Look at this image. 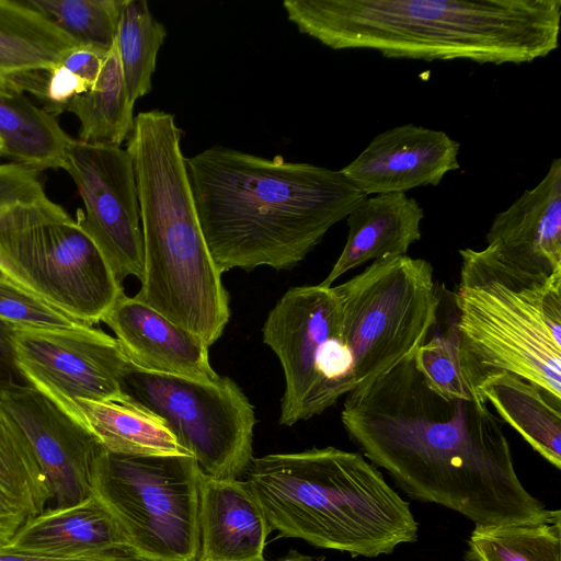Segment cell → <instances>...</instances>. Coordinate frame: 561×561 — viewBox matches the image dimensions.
<instances>
[{
  "mask_svg": "<svg viewBox=\"0 0 561 561\" xmlns=\"http://www.w3.org/2000/svg\"><path fill=\"white\" fill-rule=\"evenodd\" d=\"M341 421L362 455L415 501L482 528L561 519L520 482L502 421L485 399L438 394L413 356L346 394Z\"/></svg>",
  "mask_w": 561,
  "mask_h": 561,
  "instance_id": "obj_1",
  "label": "cell"
},
{
  "mask_svg": "<svg viewBox=\"0 0 561 561\" xmlns=\"http://www.w3.org/2000/svg\"><path fill=\"white\" fill-rule=\"evenodd\" d=\"M186 168L221 273L296 266L366 197L340 170L222 146L186 158Z\"/></svg>",
  "mask_w": 561,
  "mask_h": 561,
  "instance_id": "obj_2",
  "label": "cell"
},
{
  "mask_svg": "<svg viewBox=\"0 0 561 561\" xmlns=\"http://www.w3.org/2000/svg\"><path fill=\"white\" fill-rule=\"evenodd\" d=\"M298 31L387 58L527 64L559 46L561 0H285Z\"/></svg>",
  "mask_w": 561,
  "mask_h": 561,
  "instance_id": "obj_3",
  "label": "cell"
},
{
  "mask_svg": "<svg viewBox=\"0 0 561 561\" xmlns=\"http://www.w3.org/2000/svg\"><path fill=\"white\" fill-rule=\"evenodd\" d=\"M182 136L173 114L150 110L137 114L127 138L144 240L135 298L209 347L230 319L229 295L199 225Z\"/></svg>",
  "mask_w": 561,
  "mask_h": 561,
  "instance_id": "obj_4",
  "label": "cell"
},
{
  "mask_svg": "<svg viewBox=\"0 0 561 561\" xmlns=\"http://www.w3.org/2000/svg\"><path fill=\"white\" fill-rule=\"evenodd\" d=\"M272 530L353 558L417 540L409 502L360 453L332 446L253 458L245 480Z\"/></svg>",
  "mask_w": 561,
  "mask_h": 561,
  "instance_id": "obj_5",
  "label": "cell"
},
{
  "mask_svg": "<svg viewBox=\"0 0 561 561\" xmlns=\"http://www.w3.org/2000/svg\"><path fill=\"white\" fill-rule=\"evenodd\" d=\"M459 254L456 328L477 382L510 373L561 400V270L523 271L486 247Z\"/></svg>",
  "mask_w": 561,
  "mask_h": 561,
  "instance_id": "obj_6",
  "label": "cell"
},
{
  "mask_svg": "<svg viewBox=\"0 0 561 561\" xmlns=\"http://www.w3.org/2000/svg\"><path fill=\"white\" fill-rule=\"evenodd\" d=\"M0 273L88 325L124 294L92 240L45 191L0 213Z\"/></svg>",
  "mask_w": 561,
  "mask_h": 561,
  "instance_id": "obj_7",
  "label": "cell"
},
{
  "mask_svg": "<svg viewBox=\"0 0 561 561\" xmlns=\"http://www.w3.org/2000/svg\"><path fill=\"white\" fill-rule=\"evenodd\" d=\"M204 472L190 455L100 457L92 494L111 512L128 545L151 561H196Z\"/></svg>",
  "mask_w": 561,
  "mask_h": 561,
  "instance_id": "obj_8",
  "label": "cell"
},
{
  "mask_svg": "<svg viewBox=\"0 0 561 561\" xmlns=\"http://www.w3.org/2000/svg\"><path fill=\"white\" fill-rule=\"evenodd\" d=\"M434 285L430 262L403 255L374 261L333 286L355 389L413 356L426 342L439 307Z\"/></svg>",
  "mask_w": 561,
  "mask_h": 561,
  "instance_id": "obj_9",
  "label": "cell"
},
{
  "mask_svg": "<svg viewBox=\"0 0 561 561\" xmlns=\"http://www.w3.org/2000/svg\"><path fill=\"white\" fill-rule=\"evenodd\" d=\"M341 327V302L333 286L291 287L270 311L263 342L278 357L285 376L280 425L319 415L355 389Z\"/></svg>",
  "mask_w": 561,
  "mask_h": 561,
  "instance_id": "obj_10",
  "label": "cell"
},
{
  "mask_svg": "<svg viewBox=\"0 0 561 561\" xmlns=\"http://www.w3.org/2000/svg\"><path fill=\"white\" fill-rule=\"evenodd\" d=\"M124 392L164 420L201 470L240 479L253 460L254 409L229 377L215 381L157 374L129 365Z\"/></svg>",
  "mask_w": 561,
  "mask_h": 561,
  "instance_id": "obj_11",
  "label": "cell"
},
{
  "mask_svg": "<svg viewBox=\"0 0 561 561\" xmlns=\"http://www.w3.org/2000/svg\"><path fill=\"white\" fill-rule=\"evenodd\" d=\"M14 346L25 382L79 423V401L126 396L123 381L131 363L116 337L92 325L51 330L18 328Z\"/></svg>",
  "mask_w": 561,
  "mask_h": 561,
  "instance_id": "obj_12",
  "label": "cell"
},
{
  "mask_svg": "<svg viewBox=\"0 0 561 561\" xmlns=\"http://www.w3.org/2000/svg\"><path fill=\"white\" fill-rule=\"evenodd\" d=\"M83 208L76 221L92 240L116 279L141 280L144 240L133 161L126 149L73 139L61 164Z\"/></svg>",
  "mask_w": 561,
  "mask_h": 561,
  "instance_id": "obj_13",
  "label": "cell"
},
{
  "mask_svg": "<svg viewBox=\"0 0 561 561\" xmlns=\"http://www.w3.org/2000/svg\"><path fill=\"white\" fill-rule=\"evenodd\" d=\"M0 400L27 437L54 506L90 497L95 466L106 450L98 438L30 385L12 386Z\"/></svg>",
  "mask_w": 561,
  "mask_h": 561,
  "instance_id": "obj_14",
  "label": "cell"
},
{
  "mask_svg": "<svg viewBox=\"0 0 561 561\" xmlns=\"http://www.w3.org/2000/svg\"><path fill=\"white\" fill-rule=\"evenodd\" d=\"M460 144L443 130L414 124L387 129L340 171L364 195L437 186L460 164Z\"/></svg>",
  "mask_w": 561,
  "mask_h": 561,
  "instance_id": "obj_15",
  "label": "cell"
},
{
  "mask_svg": "<svg viewBox=\"0 0 561 561\" xmlns=\"http://www.w3.org/2000/svg\"><path fill=\"white\" fill-rule=\"evenodd\" d=\"M486 248L502 262L536 274L561 270V159L540 182L497 213L485 234Z\"/></svg>",
  "mask_w": 561,
  "mask_h": 561,
  "instance_id": "obj_16",
  "label": "cell"
},
{
  "mask_svg": "<svg viewBox=\"0 0 561 561\" xmlns=\"http://www.w3.org/2000/svg\"><path fill=\"white\" fill-rule=\"evenodd\" d=\"M102 322L115 333L128 360L140 369L198 381L220 377L211 368L208 346L201 337L135 297L122 294Z\"/></svg>",
  "mask_w": 561,
  "mask_h": 561,
  "instance_id": "obj_17",
  "label": "cell"
},
{
  "mask_svg": "<svg viewBox=\"0 0 561 561\" xmlns=\"http://www.w3.org/2000/svg\"><path fill=\"white\" fill-rule=\"evenodd\" d=\"M198 524L196 561H266L264 548L272 529L245 481L204 473Z\"/></svg>",
  "mask_w": 561,
  "mask_h": 561,
  "instance_id": "obj_18",
  "label": "cell"
},
{
  "mask_svg": "<svg viewBox=\"0 0 561 561\" xmlns=\"http://www.w3.org/2000/svg\"><path fill=\"white\" fill-rule=\"evenodd\" d=\"M125 547L130 546L118 523L92 494L73 505L45 508L25 523L0 549L33 556L75 558Z\"/></svg>",
  "mask_w": 561,
  "mask_h": 561,
  "instance_id": "obj_19",
  "label": "cell"
},
{
  "mask_svg": "<svg viewBox=\"0 0 561 561\" xmlns=\"http://www.w3.org/2000/svg\"><path fill=\"white\" fill-rule=\"evenodd\" d=\"M423 218L421 205L405 193L366 196L346 216V243L320 285L331 287L346 272L367 262L407 255L422 237Z\"/></svg>",
  "mask_w": 561,
  "mask_h": 561,
  "instance_id": "obj_20",
  "label": "cell"
},
{
  "mask_svg": "<svg viewBox=\"0 0 561 561\" xmlns=\"http://www.w3.org/2000/svg\"><path fill=\"white\" fill-rule=\"evenodd\" d=\"M478 392L499 419L512 426L531 448L561 468V400L510 373L486 375Z\"/></svg>",
  "mask_w": 561,
  "mask_h": 561,
  "instance_id": "obj_21",
  "label": "cell"
},
{
  "mask_svg": "<svg viewBox=\"0 0 561 561\" xmlns=\"http://www.w3.org/2000/svg\"><path fill=\"white\" fill-rule=\"evenodd\" d=\"M50 500L27 437L0 400V548Z\"/></svg>",
  "mask_w": 561,
  "mask_h": 561,
  "instance_id": "obj_22",
  "label": "cell"
},
{
  "mask_svg": "<svg viewBox=\"0 0 561 561\" xmlns=\"http://www.w3.org/2000/svg\"><path fill=\"white\" fill-rule=\"evenodd\" d=\"M84 425L112 454L126 456L190 455L167 423L129 396L77 403Z\"/></svg>",
  "mask_w": 561,
  "mask_h": 561,
  "instance_id": "obj_23",
  "label": "cell"
},
{
  "mask_svg": "<svg viewBox=\"0 0 561 561\" xmlns=\"http://www.w3.org/2000/svg\"><path fill=\"white\" fill-rule=\"evenodd\" d=\"M72 140L56 116L36 106L23 92L0 83L2 157L37 172L58 169Z\"/></svg>",
  "mask_w": 561,
  "mask_h": 561,
  "instance_id": "obj_24",
  "label": "cell"
},
{
  "mask_svg": "<svg viewBox=\"0 0 561 561\" xmlns=\"http://www.w3.org/2000/svg\"><path fill=\"white\" fill-rule=\"evenodd\" d=\"M78 45L26 0H0V83L53 68Z\"/></svg>",
  "mask_w": 561,
  "mask_h": 561,
  "instance_id": "obj_25",
  "label": "cell"
},
{
  "mask_svg": "<svg viewBox=\"0 0 561 561\" xmlns=\"http://www.w3.org/2000/svg\"><path fill=\"white\" fill-rule=\"evenodd\" d=\"M134 105L127 94L116 44L108 50L95 84L66 106L80 123L78 140L121 147L134 128Z\"/></svg>",
  "mask_w": 561,
  "mask_h": 561,
  "instance_id": "obj_26",
  "label": "cell"
},
{
  "mask_svg": "<svg viewBox=\"0 0 561 561\" xmlns=\"http://www.w3.org/2000/svg\"><path fill=\"white\" fill-rule=\"evenodd\" d=\"M168 33L146 0H126L115 44L128 98L133 104L152 89L157 56Z\"/></svg>",
  "mask_w": 561,
  "mask_h": 561,
  "instance_id": "obj_27",
  "label": "cell"
},
{
  "mask_svg": "<svg viewBox=\"0 0 561 561\" xmlns=\"http://www.w3.org/2000/svg\"><path fill=\"white\" fill-rule=\"evenodd\" d=\"M465 561H561V519L474 527Z\"/></svg>",
  "mask_w": 561,
  "mask_h": 561,
  "instance_id": "obj_28",
  "label": "cell"
},
{
  "mask_svg": "<svg viewBox=\"0 0 561 561\" xmlns=\"http://www.w3.org/2000/svg\"><path fill=\"white\" fill-rule=\"evenodd\" d=\"M81 46L108 51L126 0H26Z\"/></svg>",
  "mask_w": 561,
  "mask_h": 561,
  "instance_id": "obj_29",
  "label": "cell"
},
{
  "mask_svg": "<svg viewBox=\"0 0 561 561\" xmlns=\"http://www.w3.org/2000/svg\"><path fill=\"white\" fill-rule=\"evenodd\" d=\"M413 360L425 382L438 394L463 400L481 397L465 359L456 323L447 334L435 336L419 346Z\"/></svg>",
  "mask_w": 561,
  "mask_h": 561,
  "instance_id": "obj_30",
  "label": "cell"
},
{
  "mask_svg": "<svg viewBox=\"0 0 561 561\" xmlns=\"http://www.w3.org/2000/svg\"><path fill=\"white\" fill-rule=\"evenodd\" d=\"M0 319L21 329H69L84 324L49 306L3 275L0 276Z\"/></svg>",
  "mask_w": 561,
  "mask_h": 561,
  "instance_id": "obj_31",
  "label": "cell"
},
{
  "mask_svg": "<svg viewBox=\"0 0 561 561\" xmlns=\"http://www.w3.org/2000/svg\"><path fill=\"white\" fill-rule=\"evenodd\" d=\"M43 191L37 171L14 162L0 163V213L8 206Z\"/></svg>",
  "mask_w": 561,
  "mask_h": 561,
  "instance_id": "obj_32",
  "label": "cell"
},
{
  "mask_svg": "<svg viewBox=\"0 0 561 561\" xmlns=\"http://www.w3.org/2000/svg\"><path fill=\"white\" fill-rule=\"evenodd\" d=\"M108 51L78 45L67 51L59 64L78 76L91 89L100 75Z\"/></svg>",
  "mask_w": 561,
  "mask_h": 561,
  "instance_id": "obj_33",
  "label": "cell"
},
{
  "mask_svg": "<svg viewBox=\"0 0 561 561\" xmlns=\"http://www.w3.org/2000/svg\"><path fill=\"white\" fill-rule=\"evenodd\" d=\"M16 329L15 325L0 319V392L15 385H27L16 363Z\"/></svg>",
  "mask_w": 561,
  "mask_h": 561,
  "instance_id": "obj_34",
  "label": "cell"
},
{
  "mask_svg": "<svg viewBox=\"0 0 561 561\" xmlns=\"http://www.w3.org/2000/svg\"><path fill=\"white\" fill-rule=\"evenodd\" d=\"M0 561H151L130 547L122 549L75 558H57L45 556H33L25 553L9 552L0 549Z\"/></svg>",
  "mask_w": 561,
  "mask_h": 561,
  "instance_id": "obj_35",
  "label": "cell"
},
{
  "mask_svg": "<svg viewBox=\"0 0 561 561\" xmlns=\"http://www.w3.org/2000/svg\"><path fill=\"white\" fill-rule=\"evenodd\" d=\"M275 561H314L312 558L300 554L299 552L291 550L285 557Z\"/></svg>",
  "mask_w": 561,
  "mask_h": 561,
  "instance_id": "obj_36",
  "label": "cell"
},
{
  "mask_svg": "<svg viewBox=\"0 0 561 561\" xmlns=\"http://www.w3.org/2000/svg\"><path fill=\"white\" fill-rule=\"evenodd\" d=\"M0 157H2V144L0 141Z\"/></svg>",
  "mask_w": 561,
  "mask_h": 561,
  "instance_id": "obj_37",
  "label": "cell"
}]
</instances>
